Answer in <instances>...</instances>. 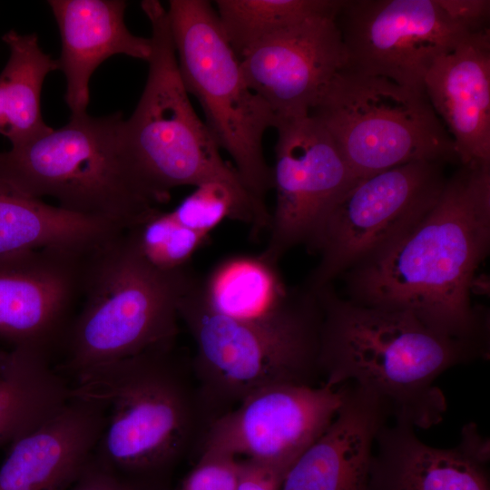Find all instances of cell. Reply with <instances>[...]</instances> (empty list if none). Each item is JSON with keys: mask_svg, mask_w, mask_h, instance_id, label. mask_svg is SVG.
<instances>
[{"mask_svg": "<svg viewBox=\"0 0 490 490\" xmlns=\"http://www.w3.org/2000/svg\"><path fill=\"white\" fill-rule=\"evenodd\" d=\"M490 240V163L465 164L412 228L347 272L350 300L412 313L429 328L488 345L472 305Z\"/></svg>", "mask_w": 490, "mask_h": 490, "instance_id": "obj_1", "label": "cell"}, {"mask_svg": "<svg viewBox=\"0 0 490 490\" xmlns=\"http://www.w3.org/2000/svg\"><path fill=\"white\" fill-rule=\"evenodd\" d=\"M315 295L323 385L354 383L379 399L395 422L424 429L440 423L447 405L436 378L454 366L488 358V345L438 333L408 311L341 299L330 285Z\"/></svg>", "mask_w": 490, "mask_h": 490, "instance_id": "obj_2", "label": "cell"}, {"mask_svg": "<svg viewBox=\"0 0 490 490\" xmlns=\"http://www.w3.org/2000/svg\"><path fill=\"white\" fill-rule=\"evenodd\" d=\"M185 375L172 345L74 376L70 396L104 411L93 456L124 475L162 484L191 442L201 407Z\"/></svg>", "mask_w": 490, "mask_h": 490, "instance_id": "obj_3", "label": "cell"}, {"mask_svg": "<svg viewBox=\"0 0 490 490\" xmlns=\"http://www.w3.org/2000/svg\"><path fill=\"white\" fill-rule=\"evenodd\" d=\"M179 317L195 343L201 405L220 410L218 416L260 388L314 386L319 375L321 309L315 294L304 289L277 316L246 321L211 309L197 279L180 301Z\"/></svg>", "mask_w": 490, "mask_h": 490, "instance_id": "obj_4", "label": "cell"}, {"mask_svg": "<svg viewBox=\"0 0 490 490\" xmlns=\"http://www.w3.org/2000/svg\"><path fill=\"white\" fill-rule=\"evenodd\" d=\"M197 279L189 269L154 270L122 232L87 260L83 303L66 331L55 368L73 377L98 365L174 345L180 301Z\"/></svg>", "mask_w": 490, "mask_h": 490, "instance_id": "obj_5", "label": "cell"}, {"mask_svg": "<svg viewBox=\"0 0 490 490\" xmlns=\"http://www.w3.org/2000/svg\"><path fill=\"white\" fill-rule=\"evenodd\" d=\"M0 174L32 197L123 230L159 205L135 168L119 112L71 114L65 125L0 152Z\"/></svg>", "mask_w": 490, "mask_h": 490, "instance_id": "obj_6", "label": "cell"}, {"mask_svg": "<svg viewBox=\"0 0 490 490\" xmlns=\"http://www.w3.org/2000/svg\"><path fill=\"white\" fill-rule=\"evenodd\" d=\"M141 7L151 24L152 53L142 93L124 120V135L142 181L159 204L181 186L223 181L248 191L193 109L179 71L167 9L158 0H143Z\"/></svg>", "mask_w": 490, "mask_h": 490, "instance_id": "obj_7", "label": "cell"}, {"mask_svg": "<svg viewBox=\"0 0 490 490\" xmlns=\"http://www.w3.org/2000/svg\"><path fill=\"white\" fill-rule=\"evenodd\" d=\"M167 13L181 80L200 103L204 122L232 159L244 186L265 203L272 169L263 153V136L276 117L249 86L240 60L207 0H171Z\"/></svg>", "mask_w": 490, "mask_h": 490, "instance_id": "obj_8", "label": "cell"}, {"mask_svg": "<svg viewBox=\"0 0 490 490\" xmlns=\"http://www.w3.org/2000/svg\"><path fill=\"white\" fill-rule=\"evenodd\" d=\"M309 115L328 132L358 180L416 161L459 163L424 87L343 68Z\"/></svg>", "mask_w": 490, "mask_h": 490, "instance_id": "obj_9", "label": "cell"}, {"mask_svg": "<svg viewBox=\"0 0 490 490\" xmlns=\"http://www.w3.org/2000/svg\"><path fill=\"white\" fill-rule=\"evenodd\" d=\"M444 164L411 162L358 180L327 218L312 250L320 260L304 289L330 285L416 224L444 188Z\"/></svg>", "mask_w": 490, "mask_h": 490, "instance_id": "obj_10", "label": "cell"}, {"mask_svg": "<svg viewBox=\"0 0 490 490\" xmlns=\"http://www.w3.org/2000/svg\"><path fill=\"white\" fill-rule=\"evenodd\" d=\"M335 22L345 69L412 87L472 34L438 0H339Z\"/></svg>", "mask_w": 490, "mask_h": 490, "instance_id": "obj_11", "label": "cell"}, {"mask_svg": "<svg viewBox=\"0 0 490 490\" xmlns=\"http://www.w3.org/2000/svg\"><path fill=\"white\" fill-rule=\"evenodd\" d=\"M272 189L276 205L260 253L279 264L291 249L312 250L329 213L358 181L325 128L312 116L280 121Z\"/></svg>", "mask_w": 490, "mask_h": 490, "instance_id": "obj_12", "label": "cell"}, {"mask_svg": "<svg viewBox=\"0 0 490 490\" xmlns=\"http://www.w3.org/2000/svg\"><path fill=\"white\" fill-rule=\"evenodd\" d=\"M341 401L340 387L279 383L260 388L209 422L201 452L293 464L328 427Z\"/></svg>", "mask_w": 490, "mask_h": 490, "instance_id": "obj_13", "label": "cell"}, {"mask_svg": "<svg viewBox=\"0 0 490 490\" xmlns=\"http://www.w3.org/2000/svg\"><path fill=\"white\" fill-rule=\"evenodd\" d=\"M92 252L40 249L0 256V340L52 359L82 299Z\"/></svg>", "mask_w": 490, "mask_h": 490, "instance_id": "obj_14", "label": "cell"}, {"mask_svg": "<svg viewBox=\"0 0 490 490\" xmlns=\"http://www.w3.org/2000/svg\"><path fill=\"white\" fill-rule=\"evenodd\" d=\"M335 15L313 16L287 27L240 59L249 86L270 107L276 125L309 115L331 80L345 67Z\"/></svg>", "mask_w": 490, "mask_h": 490, "instance_id": "obj_15", "label": "cell"}, {"mask_svg": "<svg viewBox=\"0 0 490 490\" xmlns=\"http://www.w3.org/2000/svg\"><path fill=\"white\" fill-rule=\"evenodd\" d=\"M374 446L368 490H490L489 441L474 423L451 448L425 444L411 426L386 423Z\"/></svg>", "mask_w": 490, "mask_h": 490, "instance_id": "obj_16", "label": "cell"}, {"mask_svg": "<svg viewBox=\"0 0 490 490\" xmlns=\"http://www.w3.org/2000/svg\"><path fill=\"white\" fill-rule=\"evenodd\" d=\"M103 409L70 396L53 417L10 446L0 467V490H69L104 426Z\"/></svg>", "mask_w": 490, "mask_h": 490, "instance_id": "obj_17", "label": "cell"}, {"mask_svg": "<svg viewBox=\"0 0 490 490\" xmlns=\"http://www.w3.org/2000/svg\"><path fill=\"white\" fill-rule=\"evenodd\" d=\"M325 432L291 465L280 490H368L376 436L389 415L373 394L352 382Z\"/></svg>", "mask_w": 490, "mask_h": 490, "instance_id": "obj_18", "label": "cell"}, {"mask_svg": "<svg viewBox=\"0 0 490 490\" xmlns=\"http://www.w3.org/2000/svg\"><path fill=\"white\" fill-rule=\"evenodd\" d=\"M461 165L490 163V30L470 34L424 79Z\"/></svg>", "mask_w": 490, "mask_h": 490, "instance_id": "obj_19", "label": "cell"}, {"mask_svg": "<svg viewBox=\"0 0 490 490\" xmlns=\"http://www.w3.org/2000/svg\"><path fill=\"white\" fill-rule=\"evenodd\" d=\"M57 23L61 54L56 60L66 80L64 101L72 115L83 114L90 100L93 72L116 54L148 61L150 38L133 34L124 23L123 0H49Z\"/></svg>", "mask_w": 490, "mask_h": 490, "instance_id": "obj_20", "label": "cell"}, {"mask_svg": "<svg viewBox=\"0 0 490 490\" xmlns=\"http://www.w3.org/2000/svg\"><path fill=\"white\" fill-rule=\"evenodd\" d=\"M122 230L32 197L0 174V256L40 249L92 252Z\"/></svg>", "mask_w": 490, "mask_h": 490, "instance_id": "obj_21", "label": "cell"}, {"mask_svg": "<svg viewBox=\"0 0 490 490\" xmlns=\"http://www.w3.org/2000/svg\"><path fill=\"white\" fill-rule=\"evenodd\" d=\"M70 399V385L46 355L11 348L0 374V446L40 426Z\"/></svg>", "mask_w": 490, "mask_h": 490, "instance_id": "obj_22", "label": "cell"}, {"mask_svg": "<svg viewBox=\"0 0 490 490\" xmlns=\"http://www.w3.org/2000/svg\"><path fill=\"white\" fill-rule=\"evenodd\" d=\"M9 49L0 73V134L13 146L40 138L54 128L44 121L41 93L47 74L58 69L57 61L39 45L36 34L5 33Z\"/></svg>", "mask_w": 490, "mask_h": 490, "instance_id": "obj_23", "label": "cell"}, {"mask_svg": "<svg viewBox=\"0 0 490 490\" xmlns=\"http://www.w3.org/2000/svg\"><path fill=\"white\" fill-rule=\"evenodd\" d=\"M200 291L214 311L239 320H262L282 312L295 299L275 264L261 254L237 255L221 260Z\"/></svg>", "mask_w": 490, "mask_h": 490, "instance_id": "obj_24", "label": "cell"}, {"mask_svg": "<svg viewBox=\"0 0 490 490\" xmlns=\"http://www.w3.org/2000/svg\"><path fill=\"white\" fill-rule=\"evenodd\" d=\"M339 0H217L225 37L240 60L268 37L309 17L335 15Z\"/></svg>", "mask_w": 490, "mask_h": 490, "instance_id": "obj_25", "label": "cell"}, {"mask_svg": "<svg viewBox=\"0 0 490 490\" xmlns=\"http://www.w3.org/2000/svg\"><path fill=\"white\" fill-rule=\"evenodd\" d=\"M122 235L145 263L167 273L189 269L193 255L209 237L181 223L172 211L158 208L123 230Z\"/></svg>", "mask_w": 490, "mask_h": 490, "instance_id": "obj_26", "label": "cell"}, {"mask_svg": "<svg viewBox=\"0 0 490 490\" xmlns=\"http://www.w3.org/2000/svg\"><path fill=\"white\" fill-rule=\"evenodd\" d=\"M241 458L204 451L178 490H236Z\"/></svg>", "mask_w": 490, "mask_h": 490, "instance_id": "obj_27", "label": "cell"}, {"mask_svg": "<svg viewBox=\"0 0 490 490\" xmlns=\"http://www.w3.org/2000/svg\"><path fill=\"white\" fill-rule=\"evenodd\" d=\"M69 490H166L162 484L120 474L99 462L93 455Z\"/></svg>", "mask_w": 490, "mask_h": 490, "instance_id": "obj_28", "label": "cell"}, {"mask_svg": "<svg viewBox=\"0 0 490 490\" xmlns=\"http://www.w3.org/2000/svg\"><path fill=\"white\" fill-rule=\"evenodd\" d=\"M291 465L241 458L236 490H280Z\"/></svg>", "mask_w": 490, "mask_h": 490, "instance_id": "obj_29", "label": "cell"}, {"mask_svg": "<svg viewBox=\"0 0 490 490\" xmlns=\"http://www.w3.org/2000/svg\"><path fill=\"white\" fill-rule=\"evenodd\" d=\"M446 13L469 33L489 29L490 1L438 0Z\"/></svg>", "mask_w": 490, "mask_h": 490, "instance_id": "obj_30", "label": "cell"}, {"mask_svg": "<svg viewBox=\"0 0 490 490\" xmlns=\"http://www.w3.org/2000/svg\"><path fill=\"white\" fill-rule=\"evenodd\" d=\"M8 351H0V374L2 373L7 359Z\"/></svg>", "mask_w": 490, "mask_h": 490, "instance_id": "obj_31", "label": "cell"}]
</instances>
